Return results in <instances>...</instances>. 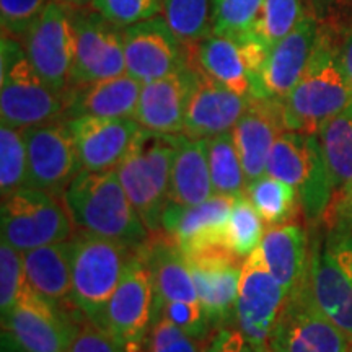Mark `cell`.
<instances>
[{
	"mask_svg": "<svg viewBox=\"0 0 352 352\" xmlns=\"http://www.w3.org/2000/svg\"><path fill=\"white\" fill-rule=\"evenodd\" d=\"M344 32L340 23H320L310 60L283 101L287 131L316 135L324 122L352 103L340 56Z\"/></svg>",
	"mask_w": 352,
	"mask_h": 352,
	"instance_id": "cell-1",
	"label": "cell"
},
{
	"mask_svg": "<svg viewBox=\"0 0 352 352\" xmlns=\"http://www.w3.org/2000/svg\"><path fill=\"white\" fill-rule=\"evenodd\" d=\"M63 201L74 227L80 232L122 241L135 248L151 239V232L126 195L114 168L82 170L65 188Z\"/></svg>",
	"mask_w": 352,
	"mask_h": 352,
	"instance_id": "cell-2",
	"label": "cell"
},
{
	"mask_svg": "<svg viewBox=\"0 0 352 352\" xmlns=\"http://www.w3.org/2000/svg\"><path fill=\"white\" fill-rule=\"evenodd\" d=\"M182 134H155L140 127L138 138L118 164V178L151 233L162 232L168 204L171 168Z\"/></svg>",
	"mask_w": 352,
	"mask_h": 352,
	"instance_id": "cell-3",
	"label": "cell"
},
{
	"mask_svg": "<svg viewBox=\"0 0 352 352\" xmlns=\"http://www.w3.org/2000/svg\"><path fill=\"white\" fill-rule=\"evenodd\" d=\"M0 116L2 124L28 129L64 120L67 100L47 85L30 63L20 41L2 34L0 57Z\"/></svg>",
	"mask_w": 352,
	"mask_h": 352,
	"instance_id": "cell-4",
	"label": "cell"
},
{
	"mask_svg": "<svg viewBox=\"0 0 352 352\" xmlns=\"http://www.w3.org/2000/svg\"><path fill=\"white\" fill-rule=\"evenodd\" d=\"M72 246V292L70 302L85 318L101 323L109 298L120 285L135 246L80 232L70 239Z\"/></svg>",
	"mask_w": 352,
	"mask_h": 352,
	"instance_id": "cell-5",
	"label": "cell"
},
{
	"mask_svg": "<svg viewBox=\"0 0 352 352\" xmlns=\"http://www.w3.org/2000/svg\"><path fill=\"white\" fill-rule=\"evenodd\" d=\"M266 175L297 189L307 220L323 219L334 189L318 135L284 131L267 157Z\"/></svg>",
	"mask_w": 352,
	"mask_h": 352,
	"instance_id": "cell-6",
	"label": "cell"
},
{
	"mask_svg": "<svg viewBox=\"0 0 352 352\" xmlns=\"http://www.w3.org/2000/svg\"><path fill=\"white\" fill-rule=\"evenodd\" d=\"M0 226L2 240L20 253L74 236V223L64 201L34 188H21L2 197Z\"/></svg>",
	"mask_w": 352,
	"mask_h": 352,
	"instance_id": "cell-7",
	"label": "cell"
},
{
	"mask_svg": "<svg viewBox=\"0 0 352 352\" xmlns=\"http://www.w3.org/2000/svg\"><path fill=\"white\" fill-rule=\"evenodd\" d=\"M153 307L152 272L140 245L109 298L100 327L111 334L122 352H145L153 324Z\"/></svg>",
	"mask_w": 352,
	"mask_h": 352,
	"instance_id": "cell-8",
	"label": "cell"
},
{
	"mask_svg": "<svg viewBox=\"0 0 352 352\" xmlns=\"http://www.w3.org/2000/svg\"><path fill=\"white\" fill-rule=\"evenodd\" d=\"M188 60L215 82L246 98H261L259 78L267 50L252 36L210 33L186 46Z\"/></svg>",
	"mask_w": 352,
	"mask_h": 352,
	"instance_id": "cell-9",
	"label": "cell"
},
{
	"mask_svg": "<svg viewBox=\"0 0 352 352\" xmlns=\"http://www.w3.org/2000/svg\"><path fill=\"white\" fill-rule=\"evenodd\" d=\"M270 352H352V336L316 307L307 272L287 296L270 340Z\"/></svg>",
	"mask_w": 352,
	"mask_h": 352,
	"instance_id": "cell-10",
	"label": "cell"
},
{
	"mask_svg": "<svg viewBox=\"0 0 352 352\" xmlns=\"http://www.w3.org/2000/svg\"><path fill=\"white\" fill-rule=\"evenodd\" d=\"M77 323L30 285L15 307L2 315V349L10 352H65Z\"/></svg>",
	"mask_w": 352,
	"mask_h": 352,
	"instance_id": "cell-11",
	"label": "cell"
},
{
	"mask_svg": "<svg viewBox=\"0 0 352 352\" xmlns=\"http://www.w3.org/2000/svg\"><path fill=\"white\" fill-rule=\"evenodd\" d=\"M21 46L43 80L59 94H67L76 57L72 8L51 0L33 28L21 39Z\"/></svg>",
	"mask_w": 352,
	"mask_h": 352,
	"instance_id": "cell-12",
	"label": "cell"
},
{
	"mask_svg": "<svg viewBox=\"0 0 352 352\" xmlns=\"http://www.w3.org/2000/svg\"><path fill=\"white\" fill-rule=\"evenodd\" d=\"M287 294L264 264L261 250L243 261L236 300L235 327L256 352H270V340Z\"/></svg>",
	"mask_w": 352,
	"mask_h": 352,
	"instance_id": "cell-13",
	"label": "cell"
},
{
	"mask_svg": "<svg viewBox=\"0 0 352 352\" xmlns=\"http://www.w3.org/2000/svg\"><path fill=\"white\" fill-rule=\"evenodd\" d=\"M76 21V57L70 87L87 85L126 74L122 28L94 8H72Z\"/></svg>",
	"mask_w": 352,
	"mask_h": 352,
	"instance_id": "cell-14",
	"label": "cell"
},
{
	"mask_svg": "<svg viewBox=\"0 0 352 352\" xmlns=\"http://www.w3.org/2000/svg\"><path fill=\"white\" fill-rule=\"evenodd\" d=\"M28 151L26 188L59 196L82 171L76 140L65 120L23 129Z\"/></svg>",
	"mask_w": 352,
	"mask_h": 352,
	"instance_id": "cell-15",
	"label": "cell"
},
{
	"mask_svg": "<svg viewBox=\"0 0 352 352\" xmlns=\"http://www.w3.org/2000/svg\"><path fill=\"white\" fill-rule=\"evenodd\" d=\"M126 74L140 83L164 78L188 64L186 46L176 38L164 16L122 28Z\"/></svg>",
	"mask_w": 352,
	"mask_h": 352,
	"instance_id": "cell-16",
	"label": "cell"
},
{
	"mask_svg": "<svg viewBox=\"0 0 352 352\" xmlns=\"http://www.w3.org/2000/svg\"><path fill=\"white\" fill-rule=\"evenodd\" d=\"M236 197L214 195L196 206L168 202L162 217V232L178 243L186 258L212 250H228L226 228Z\"/></svg>",
	"mask_w": 352,
	"mask_h": 352,
	"instance_id": "cell-17",
	"label": "cell"
},
{
	"mask_svg": "<svg viewBox=\"0 0 352 352\" xmlns=\"http://www.w3.org/2000/svg\"><path fill=\"white\" fill-rule=\"evenodd\" d=\"M197 296L215 329L235 327L236 300L243 261L230 250H212L189 256Z\"/></svg>",
	"mask_w": 352,
	"mask_h": 352,
	"instance_id": "cell-18",
	"label": "cell"
},
{
	"mask_svg": "<svg viewBox=\"0 0 352 352\" xmlns=\"http://www.w3.org/2000/svg\"><path fill=\"white\" fill-rule=\"evenodd\" d=\"M195 85L184 114L183 135L189 139H212L232 132L252 100L241 96L197 69Z\"/></svg>",
	"mask_w": 352,
	"mask_h": 352,
	"instance_id": "cell-19",
	"label": "cell"
},
{
	"mask_svg": "<svg viewBox=\"0 0 352 352\" xmlns=\"http://www.w3.org/2000/svg\"><path fill=\"white\" fill-rule=\"evenodd\" d=\"M67 124L87 171L116 168L140 131L139 122L129 118L82 116L67 120Z\"/></svg>",
	"mask_w": 352,
	"mask_h": 352,
	"instance_id": "cell-20",
	"label": "cell"
},
{
	"mask_svg": "<svg viewBox=\"0 0 352 352\" xmlns=\"http://www.w3.org/2000/svg\"><path fill=\"white\" fill-rule=\"evenodd\" d=\"M318 28V19L307 12L300 23L267 51L259 78L261 98L284 101L310 60Z\"/></svg>",
	"mask_w": 352,
	"mask_h": 352,
	"instance_id": "cell-21",
	"label": "cell"
},
{
	"mask_svg": "<svg viewBox=\"0 0 352 352\" xmlns=\"http://www.w3.org/2000/svg\"><path fill=\"white\" fill-rule=\"evenodd\" d=\"M196 70L189 63L158 80L144 83L135 121L155 134H183L184 114L195 85Z\"/></svg>",
	"mask_w": 352,
	"mask_h": 352,
	"instance_id": "cell-22",
	"label": "cell"
},
{
	"mask_svg": "<svg viewBox=\"0 0 352 352\" xmlns=\"http://www.w3.org/2000/svg\"><path fill=\"white\" fill-rule=\"evenodd\" d=\"M285 129L283 101L254 98L232 129L246 183L266 175V164L276 139Z\"/></svg>",
	"mask_w": 352,
	"mask_h": 352,
	"instance_id": "cell-23",
	"label": "cell"
},
{
	"mask_svg": "<svg viewBox=\"0 0 352 352\" xmlns=\"http://www.w3.org/2000/svg\"><path fill=\"white\" fill-rule=\"evenodd\" d=\"M142 252L151 267L153 290H155L153 310L164 305L201 303L188 259L171 236L148 239L142 245Z\"/></svg>",
	"mask_w": 352,
	"mask_h": 352,
	"instance_id": "cell-24",
	"label": "cell"
},
{
	"mask_svg": "<svg viewBox=\"0 0 352 352\" xmlns=\"http://www.w3.org/2000/svg\"><path fill=\"white\" fill-rule=\"evenodd\" d=\"M142 83L129 74L87 85L70 87L65 94L67 108L64 120L91 118H129L135 120Z\"/></svg>",
	"mask_w": 352,
	"mask_h": 352,
	"instance_id": "cell-25",
	"label": "cell"
},
{
	"mask_svg": "<svg viewBox=\"0 0 352 352\" xmlns=\"http://www.w3.org/2000/svg\"><path fill=\"white\" fill-rule=\"evenodd\" d=\"M307 280L316 307L329 321L352 336V280L328 248L314 246Z\"/></svg>",
	"mask_w": 352,
	"mask_h": 352,
	"instance_id": "cell-26",
	"label": "cell"
},
{
	"mask_svg": "<svg viewBox=\"0 0 352 352\" xmlns=\"http://www.w3.org/2000/svg\"><path fill=\"white\" fill-rule=\"evenodd\" d=\"M259 250L266 267L289 296L303 279L310 261L303 227L296 222L267 227Z\"/></svg>",
	"mask_w": 352,
	"mask_h": 352,
	"instance_id": "cell-27",
	"label": "cell"
},
{
	"mask_svg": "<svg viewBox=\"0 0 352 352\" xmlns=\"http://www.w3.org/2000/svg\"><path fill=\"white\" fill-rule=\"evenodd\" d=\"M212 196L209 139H189L182 134L171 168L168 202L196 206Z\"/></svg>",
	"mask_w": 352,
	"mask_h": 352,
	"instance_id": "cell-28",
	"label": "cell"
},
{
	"mask_svg": "<svg viewBox=\"0 0 352 352\" xmlns=\"http://www.w3.org/2000/svg\"><path fill=\"white\" fill-rule=\"evenodd\" d=\"M23 261L26 279L34 292L57 305L70 302V292H72L70 240L25 252Z\"/></svg>",
	"mask_w": 352,
	"mask_h": 352,
	"instance_id": "cell-29",
	"label": "cell"
},
{
	"mask_svg": "<svg viewBox=\"0 0 352 352\" xmlns=\"http://www.w3.org/2000/svg\"><path fill=\"white\" fill-rule=\"evenodd\" d=\"M318 140L327 162L333 189L352 183V103L328 120L318 131ZM333 191V192H334Z\"/></svg>",
	"mask_w": 352,
	"mask_h": 352,
	"instance_id": "cell-30",
	"label": "cell"
},
{
	"mask_svg": "<svg viewBox=\"0 0 352 352\" xmlns=\"http://www.w3.org/2000/svg\"><path fill=\"white\" fill-rule=\"evenodd\" d=\"M245 195L270 227L292 222L302 208L297 189L271 175H263L246 184Z\"/></svg>",
	"mask_w": 352,
	"mask_h": 352,
	"instance_id": "cell-31",
	"label": "cell"
},
{
	"mask_svg": "<svg viewBox=\"0 0 352 352\" xmlns=\"http://www.w3.org/2000/svg\"><path fill=\"white\" fill-rule=\"evenodd\" d=\"M209 166L214 195H245L248 183L232 132L209 139Z\"/></svg>",
	"mask_w": 352,
	"mask_h": 352,
	"instance_id": "cell-32",
	"label": "cell"
},
{
	"mask_svg": "<svg viewBox=\"0 0 352 352\" xmlns=\"http://www.w3.org/2000/svg\"><path fill=\"white\" fill-rule=\"evenodd\" d=\"M307 12L305 0H264L248 36L270 51L300 23Z\"/></svg>",
	"mask_w": 352,
	"mask_h": 352,
	"instance_id": "cell-33",
	"label": "cell"
},
{
	"mask_svg": "<svg viewBox=\"0 0 352 352\" xmlns=\"http://www.w3.org/2000/svg\"><path fill=\"white\" fill-rule=\"evenodd\" d=\"M214 0H164V19L184 46L210 34Z\"/></svg>",
	"mask_w": 352,
	"mask_h": 352,
	"instance_id": "cell-34",
	"label": "cell"
},
{
	"mask_svg": "<svg viewBox=\"0 0 352 352\" xmlns=\"http://www.w3.org/2000/svg\"><path fill=\"white\" fill-rule=\"evenodd\" d=\"M264 222L248 196L235 199L226 228V245L236 258L246 259L261 245Z\"/></svg>",
	"mask_w": 352,
	"mask_h": 352,
	"instance_id": "cell-35",
	"label": "cell"
},
{
	"mask_svg": "<svg viewBox=\"0 0 352 352\" xmlns=\"http://www.w3.org/2000/svg\"><path fill=\"white\" fill-rule=\"evenodd\" d=\"M28 151L23 129L0 126V191L2 197L26 188Z\"/></svg>",
	"mask_w": 352,
	"mask_h": 352,
	"instance_id": "cell-36",
	"label": "cell"
},
{
	"mask_svg": "<svg viewBox=\"0 0 352 352\" xmlns=\"http://www.w3.org/2000/svg\"><path fill=\"white\" fill-rule=\"evenodd\" d=\"M264 0H214L210 33L248 36Z\"/></svg>",
	"mask_w": 352,
	"mask_h": 352,
	"instance_id": "cell-37",
	"label": "cell"
},
{
	"mask_svg": "<svg viewBox=\"0 0 352 352\" xmlns=\"http://www.w3.org/2000/svg\"><path fill=\"white\" fill-rule=\"evenodd\" d=\"M30 287L25 272L23 253L2 240L0 243V311L8 314Z\"/></svg>",
	"mask_w": 352,
	"mask_h": 352,
	"instance_id": "cell-38",
	"label": "cell"
},
{
	"mask_svg": "<svg viewBox=\"0 0 352 352\" xmlns=\"http://www.w3.org/2000/svg\"><path fill=\"white\" fill-rule=\"evenodd\" d=\"M90 8L113 25L126 28L158 16V13L164 12V0H94Z\"/></svg>",
	"mask_w": 352,
	"mask_h": 352,
	"instance_id": "cell-39",
	"label": "cell"
},
{
	"mask_svg": "<svg viewBox=\"0 0 352 352\" xmlns=\"http://www.w3.org/2000/svg\"><path fill=\"white\" fill-rule=\"evenodd\" d=\"M50 2L51 0H0L2 34L21 43Z\"/></svg>",
	"mask_w": 352,
	"mask_h": 352,
	"instance_id": "cell-40",
	"label": "cell"
},
{
	"mask_svg": "<svg viewBox=\"0 0 352 352\" xmlns=\"http://www.w3.org/2000/svg\"><path fill=\"white\" fill-rule=\"evenodd\" d=\"M206 344L166 318L153 320L145 352H206Z\"/></svg>",
	"mask_w": 352,
	"mask_h": 352,
	"instance_id": "cell-41",
	"label": "cell"
},
{
	"mask_svg": "<svg viewBox=\"0 0 352 352\" xmlns=\"http://www.w3.org/2000/svg\"><path fill=\"white\" fill-rule=\"evenodd\" d=\"M65 352H122L114 338L94 321L85 318L77 323Z\"/></svg>",
	"mask_w": 352,
	"mask_h": 352,
	"instance_id": "cell-42",
	"label": "cell"
},
{
	"mask_svg": "<svg viewBox=\"0 0 352 352\" xmlns=\"http://www.w3.org/2000/svg\"><path fill=\"white\" fill-rule=\"evenodd\" d=\"M206 352H256L236 327L215 329L206 344Z\"/></svg>",
	"mask_w": 352,
	"mask_h": 352,
	"instance_id": "cell-43",
	"label": "cell"
},
{
	"mask_svg": "<svg viewBox=\"0 0 352 352\" xmlns=\"http://www.w3.org/2000/svg\"><path fill=\"white\" fill-rule=\"evenodd\" d=\"M307 10L318 19L320 23L329 21V23H340L338 21V12L342 3L347 0H305Z\"/></svg>",
	"mask_w": 352,
	"mask_h": 352,
	"instance_id": "cell-44",
	"label": "cell"
},
{
	"mask_svg": "<svg viewBox=\"0 0 352 352\" xmlns=\"http://www.w3.org/2000/svg\"><path fill=\"white\" fill-rule=\"evenodd\" d=\"M340 56H341V65H342V70H344L346 80L349 83L351 91H352V26L351 28H346L344 34H342Z\"/></svg>",
	"mask_w": 352,
	"mask_h": 352,
	"instance_id": "cell-45",
	"label": "cell"
},
{
	"mask_svg": "<svg viewBox=\"0 0 352 352\" xmlns=\"http://www.w3.org/2000/svg\"><path fill=\"white\" fill-rule=\"evenodd\" d=\"M57 2L64 3V6H67L70 8H85L90 7L94 0H57Z\"/></svg>",
	"mask_w": 352,
	"mask_h": 352,
	"instance_id": "cell-46",
	"label": "cell"
},
{
	"mask_svg": "<svg viewBox=\"0 0 352 352\" xmlns=\"http://www.w3.org/2000/svg\"><path fill=\"white\" fill-rule=\"evenodd\" d=\"M2 352H10V351H6V349H2Z\"/></svg>",
	"mask_w": 352,
	"mask_h": 352,
	"instance_id": "cell-47",
	"label": "cell"
}]
</instances>
